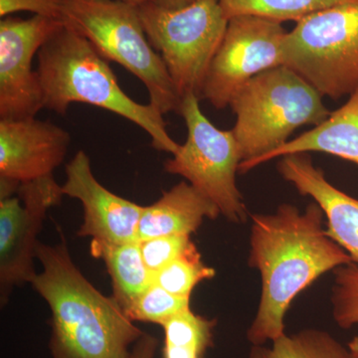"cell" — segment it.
Returning a JSON list of instances; mask_svg holds the SVG:
<instances>
[{
  "label": "cell",
  "instance_id": "6da1fadb",
  "mask_svg": "<svg viewBox=\"0 0 358 358\" xmlns=\"http://www.w3.org/2000/svg\"><path fill=\"white\" fill-rule=\"evenodd\" d=\"M324 218L315 202L303 211L282 204L274 213L252 215L248 262L262 280L258 310L247 331L252 345L284 336L296 296L329 271L353 263L327 234Z\"/></svg>",
  "mask_w": 358,
  "mask_h": 358
},
{
  "label": "cell",
  "instance_id": "7a4b0ae2",
  "mask_svg": "<svg viewBox=\"0 0 358 358\" xmlns=\"http://www.w3.org/2000/svg\"><path fill=\"white\" fill-rule=\"evenodd\" d=\"M36 258L42 272L31 285L50 308L52 358H131L145 333L80 272L64 237L54 246L39 242Z\"/></svg>",
  "mask_w": 358,
  "mask_h": 358
},
{
  "label": "cell",
  "instance_id": "3957f363",
  "mask_svg": "<svg viewBox=\"0 0 358 358\" xmlns=\"http://www.w3.org/2000/svg\"><path fill=\"white\" fill-rule=\"evenodd\" d=\"M37 73L45 109L65 115L72 103H88L129 120L152 138L160 152L176 155L180 145L166 131L164 114L152 103L129 98L110 61L81 33L64 25L40 49Z\"/></svg>",
  "mask_w": 358,
  "mask_h": 358
},
{
  "label": "cell",
  "instance_id": "277c9868",
  "mask_svg": "<svg viewBox=\"0 0 358 358\" xmlns=\"http://www.w3.org/2000/svg\"><path fill=\"white\" fill-rule=\"evenodd\" d=\"M322 98L285 65L264 71L247 82L230 103L236 115L232 131L243 159L239 173L285 145L296 129L322 124L331 114Z\"/></svg>",
  "mask_w": 358,
  "mask_h": 358
},
{
  "label": "cell",
  "instance_id": "5b68a950",
  "mask_svg": "<svg viewBox=\"0 0 358 358\" xmlns=\"http://www.w3.org/2000/svg\"><path fill=\"white\" fill-rule=\"evenodd\" d=\"M63 22L140 79L162 114L178 112L179 99L159 54L148 41L138 6L122 0H64Z\"/></svg>",
  "mask_w": 358,
  "mask_h": 358
},
{
  "label": "cell",
  "instance_id": "8992f818",
  "mask_svg": "<svg viewBox=\"0 0 358 358\" xmlns=\"http://www.w3.org/2000/svg\"><path fill=\"white\" fill-rule=\"evenodd\" d=\"M138 10L179 99L190 94L199 98L229 22L219 0H196L181 8H169L155 0L141 4Z\"/></svg>",
  "mask_w": 358,
  "mask_h": 358
},
{
  "label": "cell",
  "instance_id": "52a82bcc",
  "mask_svg": "<svg viewBox=\"0 0 358 358\" xmlns=\"http://www.w3.org/2000/svg\"><path fill=\"white\" fill-rule=\"evenodd\" d=\"M282 59L322 96L352 95L358 88V2L329 7L296 22L282 39Z\"/></svg>",
  "mask_w": 358,
  "mask_h": 358
},
{
  "label": "cell",
  "instance_id": "ba28073f",
  "mask_svg": "<svg viewBox=\"0 0 358 358\" xmlns=\"http://www.w3.org/2000/svg\"><path fill=\"white\" fill-rule=\"evenodd\" d=\"M199 100L194 94L181 100L178 113L185 119L187 138L173 159L164 164V169L185 178L210 199L227 220L245 223L248 213L236 183L243 160L241 150L232 129H219L207 119Z\"/></svg>",
  "mask_w": 358,
  "mask_h": 358
},
{
  "label": "cell",
  "instance_id": "9c48e42d",
  "mask_svg": "<svg viewBox=\"0 0 358 358\" xmlns=\"http://www.w3.org/2000/svg\"><path fill=\"white\" fill-rule=\"evenodd\" d=\"M286 30L279 21L253 15L229 20L200 92V100L225 109L238 91L264 71L282 65Z\"/></svg>",
  "mask_w": 358,
  "mask_h": 358
},
{
  "label": "cell",
  "instance_id": "30bf717a",
  "mask_svg": "<svg viewBox=\"0 0 358 358\" xmlns=\"http://www.w3.org/2000/svg\"><path fill=\"white\" fill-rule=\"evenodd\" d=\"M63 194L53 176L20 183L10 196L0 197V294L7 303L14 287L31 284L36 273L37 240L47 211Z\"/></svg>",
  "mask_w": 358,
  "mask_h": 358
},
{
  "label": "cell",
  "instance_id": "8fae6325",
  "mask_svg": "<svg viewBox=\"0 0 358 358\" xmlns=\"http://www.w3.org/2000/svg\"><path fill=\"white\" fill-rule=\"evenodd\" d=\"M54 18L7 16L0 21V120L36 117L44 109L38 73L32 61L64 26Z\"/></svg>",
  "mask_w": 358,
  "mask_h": 358
},
{
  "label": "cell",
  "instance_id": "7c38bea8",
  "mask_svg": "<svg viewBox=\"0 0 358 358\" xmlns=\"http://www.w3.org/2000/svg\"><path fill=\"white\" fill-rule=\"evenodd\" d=\"M63 194L81 201L84 222L78 236L114 244L138 241L143 207L103 187L92 171L91 160L79 150L66 166Z\"/></svg>",
  "mask_w": 358,
  "mask_h": 358
},
{
  "label": "cell",
  "instance_id": "4fadbf2b",
  "mask_svg": "<svg viewBox=\"0 0 358 358\" xmlns=\"http://www.w3.org/2000/svg\"><path fill=\"white\" fill-rule=\"evenodd\" d=\"M70 143L69 133L53 122L0 120V178L22 183L53 176Z\"/></svg>",
  "mask_w": 358,
  "mask_h": 358
},
{
  "label": "cell",
  "instance_id": "5bb4252c",
  "mask_svg": "<svg viewBox=\"0 0 358 358\" xmlns=\"http://www.w3.org/2000/svg\"><path fill=\"white\" fill-rule=\"evenodd\" d=\"M278 171L300 194L319 205L327 219V234L358 267V200L331 185L305 152L281 157Z\"/></svg>",
  "mask_w": 358,
  "mask_h": 358
},
{
  "label": "cell",
  "instance_id": "9a60e30c",
  "mask_svg": "<svg viewBox=\"0 0 358 358\" xmlns=\"http://www.w3.org/2000/svg\"><path fill=\"white\" fill-rule=\"evenodd\" d=\"M220 210L190 183H178L162 193L154 204L143 207L138 241L152 238L187 235L199 230L204 219H216Z\"/></svg>",
  "mask_w": 358,
  "mask_h": 358
},
{
  "label": "cell",
  "instance_id": "2e32d148",
  "mask_svg": "<svg viewBox=\"0 0 358 358\" xmlns=\"http://www.w3.org/2000/svg\"><path fill=\"white\" fill-rule=\"evenodd\" d=\"M324 152L348 160L358 166V88L348 102L331 112L319 126L287 141L282 147L245 167L241 174L285 155Z\"/></svg>",
  "mask_w": 358,
  "mask_h": 358
},
{
  "label": "cell",
  "instance_id": "e0dca14e",
  "mask_svg": "<svg viewBox=\"0 0 358 358\" xmlns=\"http://www.w3.org/2000/svg\"><path fill=\"white\" fill-rule=\"evenodd\" d=\"M91 254L105 263L112 279L113 298L124 312L152 284L138 241L114 244L92 240Z\"/></svg>",
  "mask_w": 358,
  "mask_h": 358
},
{
  "label": "cell",
  "instance_id": "ac0fdd59",
  "mask_svg": "<svg viewBox=\"0 0 358 358\" xmlns=\"http://www.w3.org/2000/svg\"><path fill=\"white\" fill-rule=\"evenodd\" d=\"M217 320H209L192 312L178 313L164 324L162 358H204L213 345V331Z\"/></svg>",
  "mask_w": 358,
  "mask_h": 358
},
{
  "label": "cell",
  "instance_id": "d6986e66",
  "mask_svg": "<svg viewBox=\"0 0 358 358\" xmlns=\"http://www.w3.org/2000/svg\"><path fill=\"white\" fill-rule=\"evenodd\" d=\"M348 352L331 334L319 329H305L272 341L270 348L253 345L249 358H346Z\"/></svg>",
  "mask_w": 358,
  "mask_h": 358
},
{
  "label": "cell",
  "instance_id": "ffe728a7",
  "mask_svg": "<svg viewBox=\"0 0 358 358\" xmlns=\"http://www.w3.org/2000/svg\"><path fill=\"white\" fill-rule=\"evenodd\" d=\"M228 20L241 15L299 22L303 18L339 4L358 0H219Z\"/></svg>",
  "mask_w": 358,
  "mask_h": 358
},
{
  "label": "cell",
  "instance_id": "44dd1931",
  "mask_svg": "<svg viewBox=\"0 0 358 358\" xmlns=\"http://www.w3.org/2000/svg\"><path fill=\"white\" fill-rule=\"evenodd\" d=\"M215 274L213 268L205 265L196 245L193 243L185 253L152 275V282L174 296L190 298L199 282L213 279Z\"/></svg>",
  "mask_w": 358,
  "mask_h": 358
},
{
  "label": "cell",
  "instance_id": "7402d4cb",
  "mask_svg": "<svg viewBox=\"0 0 358 358\" xmlns=\"http://www.w3.org/2000/svg\"><path fill=\"white\" fill-rule=\"evenodd\" d=\"M189 308L190 298L174 296L152 282L124 313L131 322H152L162 326L166 320Z\"/></svg>",
  "mask_w": 358,
  "mask_h": 358
},
{
  "label": "cell",
  "instance_id": "603a6c76",
  "mask_svg": "<svg viewBox=\"0 0 358 358\" xmlns=\"http://www.w3.org/2000/svg\"><path fill=\"white\" fill-rule=\"evenodd\" d=\"M334 271V319L341 329H350L358 324V267L352 263Z\"/></svg>",
  "mask_w": 358,
  "mask_h": 358
},
{
  "label": "cell",
  "instance_id": "cb8c5ba5",
  "mask_svg": "<svg viewBox=\"0 0 358 358\" xmlns=\"http://www.w3.org/2000/svg\"><path fill=\"white\" fill-rule=\"evenodd\" d=\"M193 244L187 235H171L140 242L143 261L152 275L178 258Z\"/></svg>",
  "mask_w": 358,
  "mask_h": 358
},
{
  "label": "cell",
  "instance_id": "d4e9b609",
  "mask_svg": "<svg viewBox=\"0 0 358 358\" xmlns=\"http://www.w3.org/2000/svg\"><path fill=\"white\" fill-rule=\"evenodd\" d=\"M64 0H0V16H10L18 11L62 20Z\"/></svg>",
  "mask_w": 358,
  "mask_h": 358
},
{
  "label": "cell",
  "instance_id": "484cf974",
  "mask_svg": "<svg viewBox=\"0 0 358 358\" xmlns=\"http://www.w3.org/2000/svg\"><path fill=\"white\" fill-rule=\"evenodd\" d=\"M159 341L152 334H143L133 346L131 358H155Z\"/></svg>",
  "mask_w": 358,
  "mask_h": 358
},
{
  "label": "cell",
  "instance_id": "4316f807",
  "mask_svg": "<svg viewBox=\"0 0 358 358\" xmlns=\"http://www.w3.org/2000/svg\"><path fill=\"white\" fill-rule=\"evenodd\" d=\"M157 1L169 8H181V7L189 6L196 0H157Z\"/></svg>",
  "mask_w": 358,
  "mask_h": 358
},
{
  "label": "cell",
  "instance_id": "83f0119b",
  "mask_svg": "<svg viewBox=\"0 0 358 358\" xmlns=\"http://www.w3.org/2000/svg\"><path fill=\"white\" fill-rule=\"evenodd\" d=\"M348 353L352 358H358V334L348 343Z\"/></svg>",
  "mask_w": 358,
  "mask_h": 358
},
{
  "label": "cell",
  "instance_id": "f1b7e54d",
  "mask_svg": "<svg viewBox=\"0 0 358 358\" xmlns=\"http://www.w3.org/2000/svg\"><path fill=\"white\" fill-rule=\"evenodd\" d=\"M122 1L128 2V3L134 4V6H141V4L145 3L148 1H155V0H122Z\"/></svg>",
  "mask_w": 358,
  "mask_h": 358
},
{
  "label": "cell",
  "instance_id": "f546056e",
  "mask_svg": "<svg viewBox=\"0 0 358 358\" xmlns=\"http://www.w3.org/2000/svg\"><path fill=\"white\" fill-rule=\"evenodd\" d=\"M346 358H352V357H350V353H348V357H346Z\"/></svg>",
  "mask_w": 358,
  "mask_h": 358
}]
</instances>
